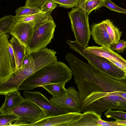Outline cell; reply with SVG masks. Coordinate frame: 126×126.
<instances>
[{
  "mask_svg": "<svg viewBox=\"0 0 126 126\" xmlns=\"http://www.w3.org/2000/svg\"><path fill=\"white\" fill-rule=\"evenodd\" d=\"M73 74L80 98L81 111L92 104L103 93H126V80L115 79L82 61L76 65Z\"/></svg>",
  "mask_w": 126,
  "mask_h": 126,
  "instance_id": "obj_1",
  "label": "cell"
},
{
  "mask_svg": "<svg viewBox=\"0 0 126 126\" xmlns=\"http://www.w3.org/2000/svg\"><path fill=\"white\" fill-rule=\"evenodd\" d=\"M73 73L71 68L64 63L57 62L47 65L37 70L20 85L19 90L31 91L49 84L68 82Z\"/></svg>",
  "mask_w": 126,
  "mask_h": 126,
  "instance_id": "obj_2",
  "label": "cell"
},
{
  "mask_svg": "<svg viewBox=\"0 0 126 126\" xmlns=\"http://www.w3.org/2000/svg\"><path fill=\"white\" fill-rule=\"evenodd\" d=\"M88 15L78 7L68 13L75 41L84 48L88 47L91 35Z\"/></svg>",
  "mask_w": 126,
  "mask_h": 126,
  "instance_id": "obj_3",
  "label": "cell"
},
{
  "mask_svg": "<svg viewBox=\"0 0 126 126\" xmlns=\"http://www.w3.org/2000/svg\"><path fill=\"white\" fill-rule=\"evenodd\" d=\"M11 113L17 115L19 118L10 126H30L46 116L42 109L34 103L25 98Z\"/></svg>",
  "mask_w": 126,
  "mask_h": 126,
  "instance_id": "obj_4",
  "label": "cell"
},
{
  "mask_svg": "<svg viewBox=\"0 0 126 126\" xmlns=\"http://www.w3.org/2000/svg\"><path fill=\"white\" fill-rule=\"evenodd\" d=\"M56 26L53 19L36 25L30 39L28 52L31 54L46 47L53 38Z\"/></svg>",
  "mask_w": 126,
  "mask_h": 126,
  "instance_id": "obj_5",
  "label": "cell"
},
{
  "mask_svg": "<svg viewBox=\"0 0 126 126\" xmlns=\"http://www.w3.org/2000/svg\"><path fill=\"white\" fill-rule=\"evenodd\" d=\"M84 57L88 63L105 74L117 80H126V73L108 59L89 53Z\"/></svg>",
  "mask_w": 126,
  "mask_h": 126,
  "instance_id": "obj_6",
  "label": "cell"
},
{
  "mask_svg": "<svg viewBox=\"0 0 126 126\" xmlns=\"http://www.w3.org/2000/svg\"><path fill=\"white\" fill-rule=\"evenodd\" d=\"M66 89V94L61 97L50 98V101L56 106L69 112H81V101L78 91L73 86Z\"/></svg>",
  "mask_w": 126,
  "mask_h": 126,
  "instance_id": "obj_7",
  "label": "cell"
},
{
  "mask_svg": "<svg viewBox=\"0 0 126 126\" xmlns=\"http://www.w3.org/2000/svg\"><path fill=\"white\" fill-rule=\"evenodd\" d=\"M23 95L25 99L34 103L42 109L46 114V117L69 112L67 110L53 104L40 92L25 90Z\"/></svg>",
  "mask_w": 126,
  "mask_h": 126,
  "instance_id": "obj_8",
  "label": "cell"
},
{
  "mask_svg": "<svg viewBox=\"0 0 126 126\" xmlns=\"http://www.w3.org/2000/svg\"><path fill=\"white\" fill-rule=\"evenodd\" d=\"M112 109L126 111V99L115 95L104 96L97 100L89 111L101 116L104 112Z\"/></svg>",
  "mask_w": 126,
  "mask_h": 126,
  "instance_id": "obj_9",
  "label": "cell"
},
{
  "mask_svg": "<svg viewBox=\"0 0 126 126\" xmlns=\"http://www.w3.org/2000/svg\"><path fill=\"white\" fill-rule=\"evenodd\" d=\"M35 25L33 22L16 21L10 32L26 48L27 52L29 50L30 41Z\"/></svg>",
  "mask_w": 126,
  "mask_h": 126,
  "instance_id": "obj_10",
  "label": "cell"
},
{
  "mask_svg": "<svg viewBox=\"0 0 126 126\" xmlns=\"http://www.w3.org/2000/svg\"><path fill=\"white\" fill-rule=\"evenodd\" d=\"M8 34L0 35V80L13 72L9 48Z\"/></svg>",
  "mask_w": 126,
  "mask_h": 126,
  "instance_id": "obj_11",
  "label": "cell"
},
{
  "mask_svg": "<svg viewBox=\"0 0 126 126\" xmlns=\"http://www.w3.org/2000/svg\"><path fill=\"white\" fill-rule=\"evenodd\" d=\"M81 114L79 112H69L58 115L46 117L32 124L30 126H66L70 122L77 119Z\"/></svg>",
  "mask_w": 126,
  "mask_h": 126,
  "instance_id": "obj_12",
  "label": "cell"
},
{
  "mask_svg": "<svg viewBox=\"0 0 126 126\" xmlns=\"http://www.w3.org/2000/svg\"><path fill=\"white\" fill-rule=\"evenodd\" d=\"M101 117L93 111H86L66 126H104V121L102 119Z\"/></svg>",
  "mask_w": 126,
  "mask_h": 126,
  "instance_id": "obj_13",
  "label": "cell"
},
{
  "mask_svg": "<svg viewBox=\"0 0 126 126\" xmlns=\"http://www.w3.org/2000/svg\"><path fill=\"white\" fill-rule=\"evenodd\" d=\"M91 35L94 42L101 46L110 48L112 43L103 23H93L90 27Z\"/></svg>",
  "mask_w": 126,
  "mask_h": 126,
  "instance_id": "obj_14",
  "label": "cell"
},
{
  "mask_svg": "<svg viewBox=\"0 0 126 126\" xmlns=\"http://www.w3.org/2000/svg\"><path fill=\"white\" fill-rule=\"evenodd\" d=\"M83 51L85 53H91L108 60H114L126 65V60L109 47L94 46H88L84 47Z\"/></svg>",
  "mask_w": 126,
  "mask_h": 126,
  "instance_id": "obj_15",
  "label": "cell"
},
{
  "mask_svg": "<svg viewBox=\"0 0 126 126\" xmlns=\"http://www.w3.org/2000/svg\"><path fill=\"white\" fill-rule=\"evenodd\" d=\"M4 95L5 101L0 108L1 114L10 113L25 99L18 90L13 91Z\"/></svg>",
  "mask_w": 126,
  "mask_h": 126,
  "instance_id": "obj_16",
  "label": "cell"
},
{
  "mask_svg": "<svg viewBox=\"0 0 126 126\" xmlns=\"http://www.w3.org/2000/svg\"><path fill=\"white\" fill-rule=\"evenodd\" d=\"M15 57L17 69L23 65L24 58L26 54L27 49L15 37L13 36L10 40Z\"/></svg>",
  "mask_w": 126,
  "mask_h": 126,
  "instance_id": "obj_17",
  "label": "cell"
},
{
  "mask_svg": "<svg viewBox=\"0 0 126 126\" xmlns=\"http://www.w3.org/2000/svg\"><path fill=\"white\" fill-rule=\"evenodd\" d=\"M51 14L41 11L32 15L20 17L16 20V21L25 22H33L36 25L49 20L53 19Z\"/></svg>",
  "mask_w": 126,
  "mask_h": 126,
  "instance_id": "obj_18",
  "label": "cell"
},
{
  "mask_svg": "<svg viewBox=\"0 0 126 126\" xmlns=\"http://www.w3.org/2000/svg\"><path fill=\"white\" fill-rule=\"evenodd\" d=\"M65 83H53L44 85L42 87L50 94L53 97H61L66 94L67 89L65 87Z\"/></svg>",
  "mask_w": 126,
  "mask_h": 126,
  "instance_id": "obj_19",
  "label": "cell"
},
{
  "mask_svg": "<svg viewBox=\"0 0 126 126\" xmlns=\"http://www.w3.org/2000/svg\"><path fill=\"white\" fill-rule=\"evenodd\" d=\"M104 0H80L78 7L88 15L93 10L103 6Z\"/></svg>",
  "mask_w": 126,
  "mask_h": 126,
  "instance_id": "obj_20",
  "label": "cell"
},
{
  "mask_svg": "<svg viewBox=\"0 0 126 126\" xmlns=\"http://www.w3.org/2000/svg\"><path fill=\"white\" fill-rule=\"evenodd\" d=\"M112 43L118 42L120 40L122 32L115 26L109 19H107L102 21Z\"/></svg>",
  "mask_w": 126,
  "mask_h": 126,
  "instance_id": "obj_21",
  "label": "cell"
},
{
  "mask_svg": "<svg viewBox=\"0 0 126 126\" xmlns=\"http://www.w3.org/2000/svg\"><path fill=\"white\" fill-rule=\"evenodd\" d=\"M16 21L15 16H6L0 19V35L10 33Z\"/></svg>",
  "mask_w": 126,
  "mask_h": 126,
  "instance_id": "obj_22",
  "label": "cell"
},
{
  "mask_svg": "<svg viewBox=\"0 0 126 126\" xmlns=\"http://www.w3.org/2000/svg\"><path fill=\"white\" fill-rule=\"evenodd\" d=\"M40 8H37L25 6L19 8L16 11L15 16L16 19L19 18L27 16L32 15L40 11Z\"/></svg>",
  "mask_w": 126,
  "mask_h": 126,
  "instance_id": "obj_23",
  "label": "cell"
},
{
  "mask_svg": "<svg viewBox=\"0 0 126 126\" xmlns=\"http://www.w3.org/2000/svg\"><path fill=\"white\" fill-rule=\"evenodd\" d=\"M19 117L15 114L9 113L5 114H0V126H10Z\"/></svg>",
  "mask_w": 126,
  "mask_h": 126,
  "instance_id": "obj_24",
  "label": "cell"
},
{
  "mask_svg": "<svg viewBox=\"0 0 126 126\" xmlns=\"http://www.w3.org/2000/svg\"><path fill=\"white\" fill-rule=\"evenodd\" d=\"M104 114L108 118H112L118 120H126V112L122 110H113L110 109L106 112Z\"/></svg>",
  "mask_w": 126,
  "mask_h": 126,
  "instance_id": "obj_25",
  "label": "cell"
},
{
  "mask_svg": "<svg viewBox=\"0 0 126 126\" xmlns=\"http://www.w3.org/2000/svg\"><path fill=\"white\" fill-rule=\"evenodd\" d=\"M59 6L66 8L78 7L80 0H52Z\"/></svg>",
  "mask_w": 126,
  "mask_h": 126,
  "instance_id": "obj_26",
  "label": "cell"
},
{
  "mask_svg": "<svg viewBox=\"0 0 126 126\" xmlns=\"http://www.w3.org/2000/svg\"><path fill=\"white\" fill-rule=\"evenodd\" d=\"M57 4L52 0H45L40 7L43 12L51 14L53 10L57 7Z\"/></svg>",
  "mask_w": 126,
  "mask_h": 126,
  "instance_id": "obj_27",
  "label": "cell"
},
{
  "mask_svg": "<svg viewBox=\"0 0 126 126\" xmlns=\"http://www.w3.org/2000/svg\"><path fill=\"white\" fill-rule=\"evenodd\" d=\"M103 6H105L110 10L126 14V9L116 5L111 0H104Z\"/></svg>",
  "mask_w": 126,
  "mask_h": 126,
  "instance_id": "obj_28",
  "label": "cell"
},
{
  "mask_svg": "<svg viewBox=\"0 0 126 126\" xmlns=\"http://www.w3.org/2000/svg\"><path fill=\"white\" fill-rule=\"evenodd\" d=\"M110 48L113 51L119 53H124L126 48V41L124 40H120L117 43H112Z\"/></svg>",
  "mask_w": 126,
  "mask_h": 126,
  "instance_id": "obj_29",
  "label": "cell"
},
{
  "mask_svg": "<svg viewBox=\"0 0 126 126\" xmlns=\"http://www.w3.org/2000/svg\"><path fill=\"white\" fill-rule=\"evenodd\" d=\"M45 0H27L25 6L40 8Z\"/></svg>",
  "mask_w": 126,
  "mask_h": 126,
  "instance_id": "obj_30",
  "label": "cell"
},
{
  "mask_svg": "<svg viewBox=\"0 0 126 126\" xmlns=\"http://www.w3.org/2000/svg\"><path fill=\"white\" fill-rule=\"evenodd\" d=\"M9 48L10 55L11 66L13 72L17 69L15 57L12 47L10 44L9 43Z\"/></svg>",
  "mask_w": 126,
  "mask_h": 126,
  "instance_id": "obj_31",
  "label": "cell"
},
{
  "mask_svg": "<svg viewBox=\"0 0 126 126\" xmlns=\"http://www.w3.org/2000/svg\"><path fill=\"white\" fill-rule=\"evenodd\" d=\"M126 73V65L114 60H108Z\"/></svg>",
  "mask_w": 126,
  "mask_h": 126,
  "instance_id": "obj_32",
  "label": "cell"
},
{
  "mask_svg": "<svg viewBox=\"0 0 126 126\" xmlns=\"http://www.w3.org/2000/svg\"><path fill=\"white\" fill-rule=\"evenodd\" d=\"M111 95H115L121 96L126 99V93H125L117 92L113 93H108L107 96Z\"/></svg>",
  "mask_w": 126,
  "mask_h": 126,
  "instance_id": "obj_33",
  "label": "cell"
},
{
  "mask_svg": "<svg viewBox=\"0 0 126 126\" xmlns=\"http://www.w3.org/2000/svg\"><path fill=\"white\" fill-rule=\"evenodd\" d=\"M125 126H126V125H125Z\"/></svg>",
  "mask_w": 126,
  "mask_h": 126,
  "instance_id": "obj_34",
  "label": "cell"
}]
</instances>
